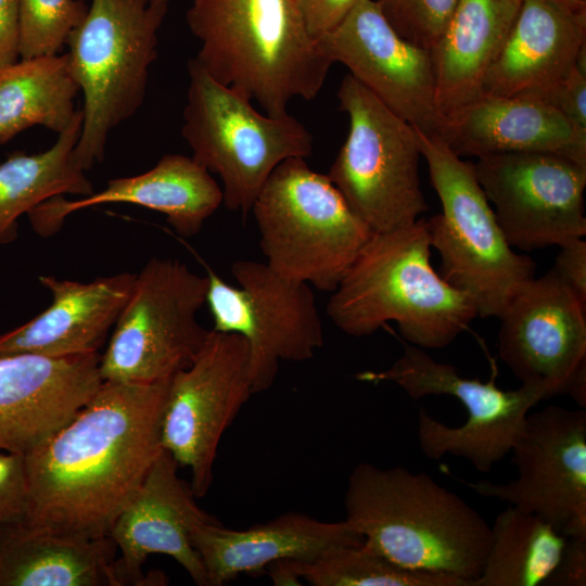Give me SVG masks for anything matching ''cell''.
I'll list each match as a JSON object with an SVG mask.
<instances>
[{
	"label": "cell",
	"mask_w": 586,
	"mask_h": 586,
	"mask_svg": "<svg viewBox=\"0 0 586 586\" xmlns=\"http://www.w3.org/2000/svg\"><path fill=\"white\" fill-rule=\"evenodd\" d=\"M473 167L512 247L561 246L586 234V165L556 153L502 152Z\"/></svg>",
	"instance_id": "9a60e30c"
},
{
	"label": "cell",
	"mask_w": 586,
	"mask_h": 586,
	"mask_svg": "<svg viewBox=\"0 0 586 586\" xmlns=\"http://www.w3.org/2000/svg\"><path fill=\"white\" fill-rule=\"evenodd\" d=\"M231 273L238 286L208 270L206 304L213 331L235 333L246 341L256 394L273 384L280 361L315 356L323 344L322 322L310 285L255 260H235Z\"/></svg>",
	"instance_id": "7c38bea8"
},
{
	"label": "cell",
	"mask_w": 586,
	"mask_h": 586,
	"mask_svg": "<svg viewBox=\"0 0 586 586\" xmlns=\"http://www.w3.org/2000/svg\"><path fill=\"white\" fill-rule=\"evenodd\" d=\"M416 129V128H415ZM442 212L426 219L438 273L473 302L477 316L499 317L512 296L535 277V263L506 240L474 173L438 137L416 129Z\"/></svg>",
	"instance_id": "5b68a950"
},
{
	"label": "cell",
	"mask_w": 586,
	"mask_h": 586,
	"mask_svg": "<svg viewBox=\"0 0 586 586\" xmlns=\"http://www.w3.org/2000/svg\"><path fill=\"white\" fill-rule=\"evenodd\" d=\"M253 394L249 346L235 333L211 330L193 362L169 379L161 444L190 469L196 498L208 493L220 440Z\"/></svg>",
	"instance_id": "4fadbf2b"
},
{
	"label": "cell",
	"mask_w": 586,
	"mask_h": 586,
	"mask_svg": "<svg viewBox=\"0 0 586 586\" xmlns=\"http://www.w3.org/2000/svg\"><path fill=\"white\" fill-rule=\"evenodd\" d=\"M426 219L372 232L331 293L327 314L344 333L368 336L396 322L403 339L422 349L448 346L477 317L463 292L431 265Z\"/></svg>",
	"instance_id": "277c9868"
},
{
	"label": "cell",
	"mask_w": 586,
	"mask_h": 586,
	"mask_svg": "<svg viewBox=\"0 0 586 586\" xmlns=\"http://www.w3.org/2000/svg\"><path fill=\"white\" fill-rule=\"evenodd\" d=\"M181 135L192 157L222 182V204L246 214L275 168L313 153V136L289 113L272 117L188 62Z\"/></svg>",
	"instance_id": "ba28073f"
},
{
	"label": "cell",
	"mask_w": 586,
	"mask_h": 586,
	"mask_svg": "<svg viewBox=\"0 0 586 586\" xmlns=\"http://www.w3.org/2000/svg\"><path fill=\"white\" fill-rule=\"evenodd\" d=\"M566 537L534 513L509 507L491 526V543L472 586H540L561 559Z\"/></svg>",
	"instance_id": "f1b7e54d"
},
{
	"label": "cell",
	"mask_w": 586,
	"mask_h": 586,
	"mask_svg": "<svg viewBox=\"0 0 586 586\" xmlns=\"http://www.w3.org/2000/svg\"><path fill=\"white\" fill-rule=\"evenodd\" d=\"M266 264L332 293L372 234L327 175L292 157L271 173L252 209Z\"/></svg>",
	"instance_id": "8992f818"
},
{
	"label": "cell",
	"mask_w": 586,
	"mask_h": 586,
	"mask_svg": "<svg viewBox=\"0 0 586 586\" xmlns=\"http://www.w3.org/2000/svg\"><path fill=\"white\" fill-rule=\"evenodd\" d=\"M167 381H103L89 402L25 455L24 523L67 535L107 536L163 450Z\"/></svg>",
	"instance_id": "6da1fadb"
},
{
	"label": "cell",
	"mask_w": 586,
	"mask_h": 586,
	"mask_svg": "<svg viewBox=\"0 0 586 586\" xmlns=\"http://www.w3.org/2000/svg\"><path fill=\"white\" fill-rule=\"evenodd\" d=\"M187 24L200 41L198 65L272 117L294 99H315L332 65L296 0H192Z\"/></svg>",
	"instance_id": "3957f363"
},
{
	"label": "cell",
	"mask_w": 586,
	"mask_h": 586,
	"mask_svg": "<svg viewBox=\"0 0 586 586\" xmlns=\"http://www.w3.org/2000/svg\"><path fill=\"white\" fill-rule=\"evenodd\" d=\"M507 483L464 482L482 497L534 513L566 538H586V411L549 405L526 416Z\"/></svg>",
	"instance_id": "5bb4252c"
},
{
	"label": "cell",
	"mask_w": 586,
	"mask_h": 586,
	"mask_svg": "<svg viewBox=\"0 0 586 586\" xmlns=\"http://www.w3.org/2000/svg\"><path fill=\"white\" fill-rule=\"evenodd\" d=\"M574 10H586V0H555Z\"/></svg>",
	"instance_id": "ab89813d"
},
{
	"label": "cell",
	"mask_w": 586,
	"mask_h": 586,
	"mask_svg": "<svg viewBox=\"0 0 586 586\" xmlns=\"http://www.w3.org/2000/svg\"><path fill=\"white\" fill-rule=\"evenodd\" d=\"M321 53L349 74L385 106L426 136L445 140L430 50L402 38L374 0H358L333 30L317 39Z\"/></svg>",
	"instance_id": "2e32d148"
},
{
	"label": "cell",
	"mask_w": 586,
	"mask_h": 586,
	"mask_svg": "<svg viewBox=\"0 0 586 586\" xmlns=\"http://www.w3.org/2000/svg\"><path fill=\"white\" fill-rule=\"evenodd\" d=\"M20 58L59 54L88 12L82 0H18Z\"/></svg>",
	"instance_id": "4dcf8cb0"
},
{
	"label": "cell",
	"mask_w": 586,
	"mask_h": 586,
	"mask_svg": "<svg viewBox=\"0 0 586 586\" xmlns=\"http://www.w3.org/2000/svg\"><path fill=\"white\" fill-rule=\"evenodd\" d=\"M110 203H128L158 212L180 235L192 237L222 204V190L192 156L165 154L143 174L111 179L101 191L79 199L51 198L27 215L36 233L50 237L60 230L68 215Z\"/></svg>",
	"instance_id": "ffe728a7"
},
{
	"label": "cell",
	"mask_w": 586,
	"mask_h": 586,
	"mask_svg": "<svg viewBox=\"0 0 586 586\" xmlns=\"http://www.w3.org/2000/svg\"><path fill=\"white\" fill-rule=\"evenodd\" d=\"M167 8L151 0H92L72 31L67 56L84 95L74 155L85 171L103 160L112 130L142 105Z\"/></svg>",
	"instance_id": "52a82bcc"
},
{
	"label": "cell",
	"mask_w": 586,
	"mask_h": 586,
	"mask_svg": "<svg viewBox=\"0 0 586 586\" xmlns=\"http://www.w3.org/2000/svg\"><path fill=\"white\" fill-rule=\"evenodd\" d=\"M20 2L0 0V68L18 61Z\"/></svg>",
	"instance_id": "74e56055"
},
{
	"label": "cell",
	"mask_w": 586,
	"mask_h": 586,
	"mask_svg": "<svg viewBox=\"0 0 586 586\" xmlns=\"http://www.w3.org/2000/svg\"><path fill=\"white\" fill-rule=\"evenodd\" d=\"M356 378L370 383H395L412 399L429 395L457 398L468 413L460 426H449L425 409L419 410L420 448L431 460L446 455L464 458L483 473L489 472L510 453L530 409L547 399L543 391L530 385L506 391L498 387L494 379L482 382L466 378L454 366L440 362L424 349L408 343L388 369L362 371Z\"/></svg>",
	"instance_id": "8fae6325"
},
{
	"label": "cell",
	"mask_w": 586,
	"mask_h": 586,
	"mask_svg": "<svg viewBox=\"0 0 586 586\" xmlns=\"http://www.w3.org/2000/svg\"><path fill=\"white\" fill-rule=\"evenodd\" d=\"M585 46L586 10L522 0L481 95L513 97L549 87L570 74Z\"/></svg>",
	"instance_id": "603a6c76"
},
{
	"label": "cell",
	"mask_w": 586,
	"mask_h": 586,
	"mask_svg": "<svg viewBox=\"0 0 586 586\" xmlns=\"http://www.w3.org/2000/svg\"><path fill=\"white\" fill-rule=\"evenodd\" d=\"M337 99L349 127L327 176L372 232L412 225L429 209L416 129L351 74Z\"/></svg>",
	"instance_id": "9c48e42d"
},
{
	"label": "cell",
	"mask_w": 586,
	"mask_h": 586,
	"mask_svg": "<svg viewBox=\"0 0 586 586\" xmlns=\"http://www.w3.org/2000/svg\"><path fill=\"white\" fill-rule=\"evenodd\" d=\"M298 577L313 586H469L456 576L399 566L364 543L334 548L319 558L295 560Z\"/></svg>",
	"instance_id": "f546056e"
},
{
	"label": "cell",
	"mask_w": 586,
	"mask_h": 586,
	"mask_svg": "<svg viewBox=\"0 0 586 586\" xmlns=\"http://www.w3.org/2000/svg\"><path fill=\"white\" fill-rule=\"evenodd\" d=\"M405 40L430 50L444 31L458 0H377Z\"/></svg>",
	"instance_id": "1f68e13d"
},
{
	"label": "cell",
	"mask_w": 586,
	"mask_h": 586,
	"mask_svg": "<svg viewBox=\"0 0 586 586\" xmlns=\"http://www.w3.org/2000/svg\"><path fill=\"white\" fill-rule=\"evenodd\" d=\"M135 277L120 272L78 282L39 276L52 303L28 322L0 334V355L66 357L99 353L128 300Z\"/></svg>",
	"instance_id": "7402d4cb"
},
{
	"label": "cell",
	"mask_w": 586,
	"mask_h": 586,
	"mask_svg": "<svg viewBox=\"0 0 586 586\" xmlns=\"http://www.w3.org/2000/svg\"><path fill=\"white\" fill-rule=\"evenodd\" d=\"M345 521L395 564L445 574L472 586L491 543V525L429 474L357 464L348 476Z\"/></svg>",
	"instance_id": "7a4b0ae2"
},
{
	"label": "cell",
	"mask_w": 586,
	"mask_h": 586,
	"mask_svg": "<svg viewBox=\"0 0 586 586\" xmlns=\"http://www.w3.org/2000/svg\"><path fill=\"white\" fill-rule=\"evenodd\" d=\"M27 505L25 456L0 449V525L24 520Z\"/></svg>",
	"instance_id": "836d02e7"
},
{
	"label": "cell",
	"mask_w": 586,
	"mask_h": 586,
	"mask_svg": "<svg viewBox=\"0 0 586 586\" xmlns=\"http://www.w3.org/2000/svg\"><path fill=\"white\" fill-rule=\"evenodd\" d=\"M304 24L314 39L333 30L358 0H296Z\"/></svg>",
	"instance_id": "e575fe53"
},
{
	"label": "cell",
	"mask_w": 586,
	"mask_h": 586,
	"mask_svg": "<svg viewBox=\"0 0 586 586\" xmlns=\"http://www.w3.org/2000/svg\"><path fill=\"white\" fill-rule=\"evenodd\" d=\"M522 0H458L430 49L436 103L446 117L482 94L485 76L509 35Z\"/></svg>",
	"instance_id": "d4e9b609"
},
{
	"label": "cell",
	"mask_w": 586,
	"mask_h": 586,
	"mask_svg": "<svg viewBox=\"0 0 586 586\" xmlns=\"http://www.w3.org/2000/svg\"><path fill=\"white\" fill-rule=\"evenodd\" d=\"M521 95L540 100L559 111L571 126L576 143L586 149V46L565 78Z\"/></svg>",
	"instance_id": "d6a6232c"
},
{
	"label": "cell",
	"mask_w": 586,
	"mask_h": 586,
	"mask_svg": "<svg viewBox=\"0 0 586 586\" xmlns=\"http://www.w3.org/2000/svg\"><path fill=\"white\" fill-rule=\"evenodd\" d=\"M81 112L59 133L48 150L15 152L0 164V244L15 240L17 219L58 195L87 196L94 192L74 150L80 136Z\"/></svg>",
	"instance_id": "4316f807"
},
{
	"label": "cell",
	"mask_w": 586,
	"mask_h": 586,
	"mask_svg": "<svg viewBox=\"0 0 586 586\" xmlns=\"http://www.w3.org/2000/svg\"><path fill=\"white\" fill-rule=\"evenodd\" d=\"M208 277L176 259L151 258L139 273L99 370L103 381L154 383L189 367L211 330L198 320Z\"/></svg>",
	"instance_id": "30bf717a"
},
{
	"label": "cell",
	"mask_w": 586,
	"mask_h": 586,
	"mask_svg": "<svg viewBox=\"0 0 586 586\" xmlns=\"http://www.w3.org/2000/svg\"><path fill=\"white\" fill-rule=\"evenodd\" d=\"M79 87L67 53L22 59L0 68V143L43 126L58 135L73 122Z\"/></svg>",
	"instance_id": "83f0119b"
},
{
	"label": "cell",
	"mask_w": 586,
	"mask_h": 586,
	"mask_svg": "<svg viewBox=\"0 0 586 586\" xmlns=\"http://www.w3.org/2000/svg\"><path fill=\"white\" fill-rule=\"evenodd\" d=\"M169 1L170 0H151L152 3L160 5H168Z\"/></svg>",
	"instance_id": "60d3db41"
},
{
	"label": "cell",
	"mask_w": 586,
	"mask_h": 586,
	"mask_svg": "<svg viewBox=\"0 0 586 586\" xmlns=\"http://www.w3.org/2000/svg\"><path fill=\"white\" fill-rule=\"evenodd\" d=\"M460 157L502 152H548L586 165L563 115L528 97L481 95L447 116L444 140Z\"/></svg>",
	"instance_id": "cb8c5ba5"
},
{
	"label": "cell",
	"mask_w": 586,
	"mask_h": 586,
	"mask_svg": "<svg viewBox=\"0 0 586 586\" xmlns=\"http://www.w3.org/2000/svg\"><path fill=\"white\" fill-rule=\"evenodd\" d=\"M265 572L271 577L275 585H301V578L295 569V560H278L269 564Z\"/></svg>",
	"instance_id": "f35d334b"
},
{
	"label": "cell",
	"mask_w": 586,
	"mask_h": 586,
	"mask_svg": "<svg viewBox=\"0 0 586 586\" xmlns=\"http://www.w3.org/2000/svg\"><path fill=\"white\" fill-rule=\"evenodd\" d=\"M544 585H586V538L571 537L566 539L559 564Z\"/></svg>",
	"instance_id": "8d00e7d4"
},
{
	"label": "cell",
	"mask_w": 586,
	"mask_h": 586,
	"mask_svg": "<svg viewBox=\"0 0 586 586\" xmlns=\"http://www.w3.org/2000/svg\"><path fill=\"white\" fill-rule=\"evenodd\" d=\"M99 353L0 355V449L27 455L66 424L103 380Z\"/></svg>",
	"instance_id": "d6986e66"
},
{
	"label": "cell",
	"mask_w": 586,
	"mask_h": 586,
	"mask_svg": "<svg viewBox=\"0 0 586 586\" xmlns=\"http://www.w3.org/2000/svg\"><path fill=\"white\" fill-rule=\"evenodd\" d=\"M177 470L176 460L163 449L115 519L109 536L119 552L114 562L118 586L144 585L142 565L154 553L171 557L196 585L208 586L191 534L198 524L215 519L195 504L191 485Z\"/></svg>",
	"instance_id": "ac0fdd59"
},
{
	"label": "cell",
	"mask_w": 586,
	"mask_h": 586,
	"mask_svg": "<svg viewBox=\"0 0 586 586\" xmlns=\"http://www.w3.org/2000/svg\"><path fill=\"white\" fill-rule=\"evenodd\" d=\"M117 547L107 536L84 537L30 526L0 525V586H118Z\"/></svg>",
	"instance_id": "484cf974"
},
{
	"label": "cell",
	"mask_w": 586,
	"mask_h": 586,
	"mask_svg": "<svg viewBox=\"0 0 586 586\" xmlns=\"http://www.w3.org/2000/svg\"><path fill=\"white\" fill-rule=\"evenodd\" d=\"M560 247L550 270L586 305V242L577 238Z\"/></svg>",
	"instance_id": "d590c367"
},
{
	"label": "cell",
	"mask_w": 586,
	"mask_h": 586,
	"mask_svg": "<svg viewBox=\"0 0 586 586\" xmlns=\"http://www.w3.org/2000/svg\"><path fill=\"white\" fill-rule=\"evenodd\" d=\"M498 355L548 398L586 371V305L551 271L527 281L498 317Z\"/></svg>",
	"instance_id": "e0dca14e"
},
{
	"label": "cell",
	"mask_w": 586,
	"mask_h": 586,
	"mask_svg": "<svg viewBox=\"0 0 586 586\" xmlns=\"http://www.w3.org/2000/svg\"><path fill=\"white\" fill-rule=\"evenodd\" d=\"M362 540L345 520L326 522L296 512L245 530L227 528L216 520L203 522L191 534L208 586L224 585L243 573L265 572L278 560L309 562L334 548Z\"/></svg>",
	"instance_id": "44dd1931"
}]
</instances>
